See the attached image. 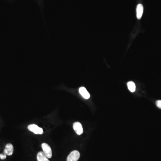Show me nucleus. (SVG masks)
<instances>
[{
  "mask_svg": "<svg viewBox=\"0 0 161 161\" xmlns=\"http://www.w3.org/2000/svg\"><path fill=\"white\" fill-rule=\"evenodd\" d=\"M42 148L43 150V152L45 154L47 157L48 158H51L52 157V151L51 147L47 143H44L42 144Z\"/></svg>",
  "mask_w": 161,
  "mask_h": 161,
  "instance_id": "obj_1",
  "label": "nucleus"
},
{
  "mask_svg": "<svg viewBox=\"0 0 161 161\" xmlns=\"http://www.w3.org/2000/svg\"><path fill=\"white\" fill-rule=\"evenodd\" d=\"M28 129L29 131L34 132L36 134H42L44 133L42 128L34 124L28 125Z\"/></svg>",
  "mask_w": 161,
  "mask_h": 161,
  "instance_id": "obj_2",
  "label": "nucleus"
},
{
  "mask_svg": "<svg viewBox=\"0 0 161 161\" xmlns=\"http://www.w3.org/2000/svg\"><path fill=\"white\" fill-rule=\"evenodd\" d=\"M80 157V153L78 151L72 152L67 158V161H77Z\"/></svg>",
  "mask_w": 161,
  "mask_h": 161,
  "instance_id": "obj_3",
  "label": "nucleus"
},
{
  "mask_svg": "<svg viewBox=\"0 0 161 161\" xmlns=\"http://www.w3.org/2000/svg\"><path fill=\"white\" fill-rule=\"evenodd\" d=\"M73 128L77 135H81L83 133V128L80 123L78 122L74 123L73 124Z\"/></svg>",
  "mask_w": 161,
  "mask_h": 161,
  "instance_id": "obj_4",
  "label": "nucleus"
},
{
  "mask_svg": "<svg viewBox=\"0 0 161 161\" xmlns=\"http://www.w3.org/2000/svg\"><path fill=\"white\" fill-rule=\"evenodd\" d=\"M13 152H14V147L13 145L10 143L6 145L4 150V153H6L7 155L10 156L12 155Z\"/></svg>",
  "mask_w": 161,
  "mask_h": 161,
  "instance_id": "obj_5",
  "label": "nucleus"
},
{
  "mask_svg": "<svg viewBox=\"0 0 161 161\" xmlns=\"http://www.w3.org/2000/svg\"><path fill=\"white\" fill-rule=\"evenodd\" d=\"M79 92L82 96L86 100H88L90 98V94L87 90L84 87H80L79 89Z\"/></svg>",
  "mask_w": 161,
  "mask_h": 161,
  "instance_id": "obj_6",
  "label": "nucleus"
},
{
  "mask_svg": "<svg viewBox=\"0 0 161 161\" xmlns=\"http://www.w3.org/2000/svg\"><path fill=\"white\" fill-rule=\"evenodd\" d=\"M143 13V6L141 4H138L137 7V17L138 20H140Z\"/></svg>",
  "mask_w": 161,
  "mask_h": 161,
  "instance_id": "obj_7",
  "label": "nucleus"
},
{
  "mask_svg": "<svg viewBox=\"0 0 161 161\" xmlns=\"http://www.w3.org/2000/svg\"><path fill=\"white\" fill-rule=\"evenodd\" d=\"M38 161H50L43 152H39L37 155Z\"/></svg>",
  "mask_w": 161,
  "mask_h": 161,
  "instance_id": "obj_8",
  "label": "nucleus"
},
{
  "mask_svg": "<svg viewBox=\"0 0 161 161\" xmlns=\"http://www.w3.org/2000/svg\"><path fill=\"white\" fill-rule=\"evenodd\" d=\"M128 90L131 92H134L136 91V85L133 82H129L127 83Z\"/></svg>",
  "mask_w": 161,
  "mask_h": 161,
  "instance_id": "obj_9",
  "label": "nucleus"
},
{
  "mask_svg": "<svg viewBox=\"0 0 161 161\" xmlns=\"http://www.w3.org/2000/svg\"><path fill=\"white\" fill-rule=\"evenodd\" d=\"M6 153H4L3 154L1 153V154H0V158L2 159V160H4V159H6Z\"/></svg>",
  "mask_w": 161,
  "mask_h": 161,
  "instance_id": "obj_10",
  "label": "nucleus"
},
{
  "mask_svg": "<svg viewBox=\"0 0 161 161\" xmlns=\"http://www.w3.org/2000/svg\"><path fill=\"white\" fill-rule=\"evenodd\" d=\"M156 104L157 106L158 107V108L161 109V100H158L156 102Z\"/></svg>",
  "mask_w": 161,
  "mask_h": 161,
  "instance_id": "obj_11",
  "label": "nucleus"
}]
</instances>
